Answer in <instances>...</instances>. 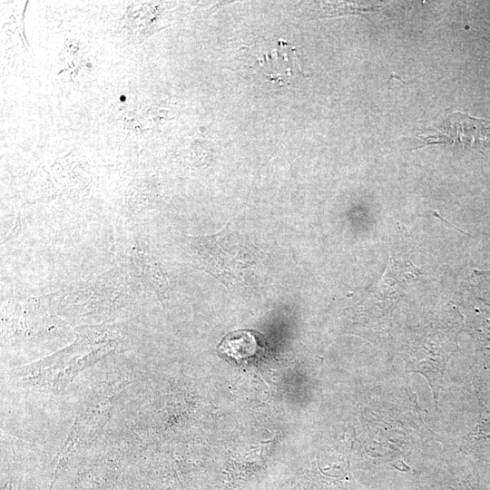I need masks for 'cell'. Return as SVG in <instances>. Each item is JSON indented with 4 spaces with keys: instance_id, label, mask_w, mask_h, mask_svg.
<instances>
[{
    "instance_id": "obj_3",
    "label": "cell",
    "mask_w": 490,
    "mask_h": 490,
    "mask_svg": "<svg viewBox=\"0 0 490 490\" xmlns=\"http://www.w3.org/2000/svg\"><path fill=\"white\" fill-rule=\"evenodd\" d=\"M219 350L237 361L256 356L261 348L260 335L251 330L228 333L219 345Z\"/></svg>"
},
{
    "instance_id": "obj_5",
    "label": "cell",
    "mask_w": 490,
    "mask_h": 490,
    "mask_svg": "<svg viewBox=\"0 0 490 490\" xmlns=\"http://www.w3.org/2000/svg\"><path fill=\"white\" fill-rule=\"evenodd\" d=\"M486 39H487V41L490 42V30H489L488 33H487V37H486Z\"/></svg>"
},
{
    "instance_id": "obj_4",
    "label": "cell",
    "mask_w": 490,
    "mask_h": 490,
    "mask_svg": "<svg viewBox=\"0 0 490 490\" xmlns=\"http://www.w3.org/2000/svg\"><path fill=\"white\" fill-rule=\"evenodd\" d=\"M451 122L457 127L454 139L458 142L473 147L486 145L490 142V122L469 117L460 113L451 115Z\"/></svg>"
},
{
    "instance_id": "obj_2",
    "label": "cell",
    "mask_w": 490,
    "mask_h": 490,
    "mask_svg": "<svg viewBox=\"0 0 490 490\" xmlns=\"http://www.w3.org/2000/svg\"><path fill=\"white\" fill-rule=\"evenodd\" d=\"M422 348L424 349H419L412 356L407 368L410 372L420 373L427 378L436 404L450 354L446 350L441 349V347L433 344L431 346L427 344Z\"/></svg>"
},
{
    "instance_id": "obj_1",
    "label": "cell",
    "mask_w": 490,
    "mask_h": 490,
    "mask_svg": "<svg viewBox=\"0 0 490 490\" xmlns=\"http://www.w3.org/2000/svg\"><path fill=\"white\" fill-rule=\"evenodd\" d=\"M240 52L245 74L265 89L289 87L307 76L296 47L284 39H259L241 46Z\"/></svg>"
}]
</instances>
